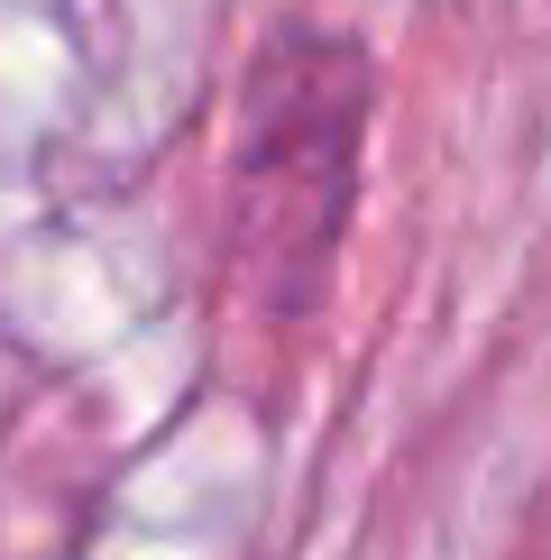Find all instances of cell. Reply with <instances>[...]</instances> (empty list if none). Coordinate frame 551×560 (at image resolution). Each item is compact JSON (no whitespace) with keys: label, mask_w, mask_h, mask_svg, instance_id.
I'll use <instances>...</instances> for the list:
<instances>
[{"label":"cell","mask_w":551,"mask_h":560,"mask_svg":"<svg viewBox=\"0 0 551 560\" xmlns=\"http://www.w3.org/2000/svg\"><path fill=\"white\" fill-rule=\"evenodd\" d=\"M377 120V65L350 28L285 19L239 83L221 184V267L258 322H304L340 267Z\"/></svg>","instance_id":"obj_1"}]
</instances>
